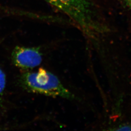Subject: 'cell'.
<instances>
[{"label":"cell","mask_w":131,"mask_h":131,"mask_svg":"<svg viewBox=\"0 0 131 131\" xmlns=\"http://www.w3.org/2000/svg\"><path fill=\"white\" fill-rule=\"evenodd\" d=\"M19 84L29 92L72 100L75 96L50 71L40 68L37 71H26L19 77Z\"/></svg>","instance_id":"1"},{"label":"cell","mask_w":131,"mask_h":131,"mask_svg":"<svg viewBox=\"0 0 131 131\" xmlns=\"http://www.w3.org/2000/svg\"><path fill=\"white\" fill-rule=\"evenodd\" d=\"M69 17L86 36L93 38L102 30L90 0H44Z\"/></svg>","instance_id":"2"},{"label":"cell","mask_w":131,"mask_h":131,"mask_svg":"<svg viewBox=\"0 0 131 131\" xmlns=\"http://www.w3.org/2000/svg\"><path fill=\"white\" fill-rule=\"evenodd\" d=\"M12 61L16 67L28 71L40 65L43 54L38 47L16 46L11 55Z\"/></svg>","instance_id":"3"},{"label":"cell","mask_w":131,"mask_h":131,"mask_svg":"<svg viewBox=\"0 0 131 131\" xmlns=\"http://www.w3.org/2000/svg\"><path fill=\"white\" fill-rule=\"evenodd\" d=\"M6 83V79L5 72L0 68V97L2 96L4 93Z\"/></svg>","instance_id":"4"},{"label":"cell","mask_w":131,"mask_h":131,"mask_svg":"<svg viewBox=\"0 0 131 131\" xmlns=\"http://www.w3.org/2000/svg\"><path fill=\"white\" fill-rule=\"evenodd\" d=\"M126 3L127 5L131 7V0H124Z\"/></svg>","instance_id":"5"}]
</instances>
